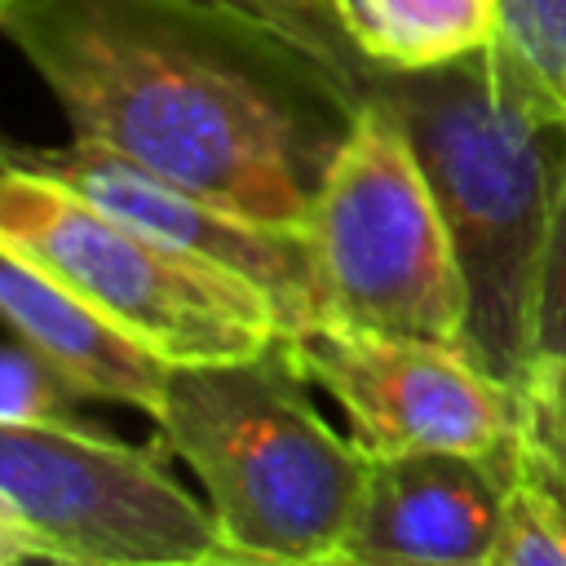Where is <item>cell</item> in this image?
Wrapping results in <instances>:
<instances>
[{"label":"cell","instance_id":"obj_1","mask_svg":"<svg viewBox=\"0 0 566 566\" xmlns=\"http://www.w3.org/2000/svg\"><path fill=\"white\" fill-rule=\"evenodd\" d=\"M0 40L75 137L261 226L305 230L363 102L310 49L217 0H0Z\"/></svg>","mask_w":566,"mask_h":566},{"label":"cell","instance_id":"obj_2","mask_svg":"<svg viewBox=\"0 0 566 566\" xmlns=\"http://www.w3.org/2000/svg\"><path fill=\"white\" fill-rule=\"evenodd\" d=\"M363 97L394 111L447 217L469 287L464 349L526 389L566 102L500 40L429 71H371Z\"/></svg>","mask_w":566,"mask_h":566},{"label":"cell","instance_id":"obj_3","mask_svg":"<svg viewBox=\"0 0 566 566\" xmlns=\"http://www.w3.org/2000/svg\"><path fill=\"white\" fill-rule=\"evenodd\" d=\"M305 385L283 336L248 358L168 367L155 442L203 486L226 566L345 557L371 455L318 416Z\"/></svg>","mask_w":566,"mask_h":566},{"label":"cell","instance_id":"obj_4","mask_svg":"<svg viewBox=\"0 0 566 566\" xmlns=\"http://www.w3.org/2000/svg\"><path fill=\"white\" fill-rule=\"evenodd\" d=\"M0 248L44 270L168 367L248 358L283 336V314L265 287L111 217L49 177L0 168Z\"/></svg>","mask_w":566,"mask_h":566},{"label":"cell","instance_id":"obj_5","mask_svg":"<svg viewBox=\"0 0 566 566\" xmlns=\"http://www.w3.org/2000/svg\"><path fill=\"white\" fill-rule=\"evenodd\" d=\"M323 318L464 345L469 287L433 186L389 106L363 97L305 221Z\"/></svg>","mask_w":566,"mask_h":566},{"label":"cell","instance_id":"obj_6","mask_svg":"<svg viewBox=\"0 0 566 566\" xmlns=\"http://www.w3.org/2000/svg\"><path fill=\"white\" fill-rule=\"evenodd\" d=\"M164 455L159 442L133 447L84 420H0V491L66 566H226L208 504Z\"/></svg>","mask_w":566,"mask_h":566},{"label":"cell","instance_id":"obj_7","mask_svg":"<svg viewBox=\"0 0 566 566\" xmlns=\"http://www.w3.org/2000/svg\"><path fill=\"white\" fill-rule=\"evenodd\" d=\"M296 367L349 420L367 455L469 451L513 455L531 416L526 389L486 371L464 345L314 318L283 336Z\"/></svg>","mask_w":566,"mask_h":566},{"label":"cell","instance_id":"obj_8","mask_svg":"<svg viewBox=\"0 0 566 566\" xmlns=\"http://www.w3.org/2000/svg\"><path fill=\"white\" fill-rule=\"evenodd\" d=\"M0 168L49 177V181L93 199L97 208H106L119 221L252 279L279 305L283 336L323 318V296H318V274H314L305 230L234 217V212L190 195L186 186L133 164L128 155L84 142V137H71L62 146H40V142H22L0 128Z\"/></svg>","mask_w":566,"mask_h":566},{"label":"cell","instance_id":"obj_9","mask_svg":"<svg viewBox=\"0 0 566 566\" xmlns=\"http://www.w3.org/2000/svg\"><path fill=\"white\" fill-rule=\"evenodd\" d=\"M513 455H371L345 557L354 566H491Z\"/></svg>","mask_w":566,"mask_h":566},{"label":"cell","instance_id":"obj_10","mask_svg":"<svg viewBox=\"0 0 566 566\" xmlns=\"http://www.w3.org/2000/svg\"><path fill=\"white\" fill-rule=\"evenodd\" d=\"M0 323L40 349L80 398L119 402L155 416L164 402L168 363L102 323L44 270L0 248Z\"/></svg>","mask_w":566,"mask_h":566},{"label":"cell","instance_id":"obj_11","mask_svg":"<svg viewBox=\"0 0 566 566\" xmlns=\"http://www.w3.org/2000/svg\"><path fill=\"white\" fill-rule=\"evenodd\" d=\"M371 71H429L500 35V0H332Z\"/></svg>","mask_w":566,"mask_h":566},{"label":"cell","instance_id":"obj_12","mask_svg":"<svg viewBox=\"0 0 566 566\" xmlns=\"http://www.w3.org/2000/svg\"><path fill=\"white\" fill-rule=\"evenodd\" d=\"M491 566H566V509L522 464L504 491Z\"/></svg>","mask_w":566,"mask_h":566},{"label":"cell","instance_id":"obj_13","mask_svg":"<svg viewBox=\"0 0 566 566\" xmlns=\"http://www.w3.org/2000/svg\"><path fill=\"white\" fill-rule=\"evenodd\" d=\"M217 4H230L239 13H252V18L270 22L274 31H283L301 49H310L327 71H336L358 97L367 93L371 66L358 57L349 35L340 31V22L332 13V0H217Z\"/></svg>","mask_w":566,"mask_h":566},{"label":"cell","instance_id":"obj_14","mask_svg":"<svg viewBox=\"0 0 566 566\" xmlns=\"http://www.w3.org/2000/svg\"><path fill=\"white\" fill-rule=\"evenodd\" d=\"M80 394L71 380L27 340H0V420L18 424H62L75 420L71 402Z\"/></svg>","mask_w":566,"mask_h":566},{"label":"cell","instance_id":"obj_15","mask_svg":"<svg viewBox=\"0 0 566 566\" xmlns=\"http://www.w3.org/2000/svg\"><path fill=\"white\" fill-rule=\"evenodd\" d=\"M495 40L566 102V0H500Z\"/></svg>","mask_w":566,"mask_h":566},{"label":"cell","instance_id":"obj_16","mask_svg":"<svg viewBox=\"0 0 566 566\" xmlns=\"http://www.w3.org/2000/svg\"><path fill=\"white\" fill-rule=\"evenodd\" d=\"M562 349H566V168L557 181V199L544 234L539 287H535V363Z\"/></svg>","mask_w":566,"mask_h":566},{"label":"cell","instance_id":"obj_17","mask_svg":"<svg viewBox=\"0 0 566 566\" xmlns=\"http://www.w3.org/2000/svg\"><path fill=\"white\" fill-rule=\"evenodd\" d=\"M517 464L562 500L566 509V429L553 424L548 416H539L531 407L526 424H522V438H517Z\"/></svg>","mask_w":566,"mask_h":566},{"label":"cell","instance_id":"obj_18","mask_svg":"<svg viewBox=\"0 0 566 566\" xmlns=\"http://www.w3.org/2000/svg\"><path fill=\"white\" fill-rule=\"evenodd\" d=\"M18 562H62V557L44 539V531L0 491V566H18Z\"/></svg>","mask_w":566,"mask_h":566},{"label":"cell","instance_id":"obj_19","mask_svg":"<svg viewBox=\"0 0 566 566\" xmlns=\"http://www.w3.org/2000/svg\"><path fill=\"white\" fill-rule=\"evenodd\" d=\"M526 398L539 416H548L553 424L566 429V349L562 354H548L531 367L526 376Z\"/></svg>","mask_w":566,"mask_h":566}]
</instances>
